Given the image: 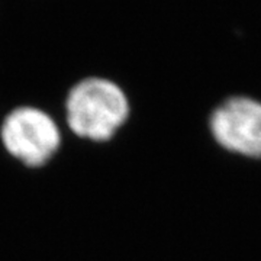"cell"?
Segmentation results:
<instances>
[{
  "instance_id": "1",
  "label": "cell",
  "mask_w": 261,
  "mask_h": 261,
  "mask_svg": "<svg viewBox=\"0 0 261 261\" xmlns=\"http://www.w3.org/2000/svg\"><path fill=\"white\" fill-rule=\"evenodd\" d=\"M65 122L79 138L109 141L129 116V100L119 84L106 77H86L68 90Z\"/></svg>"
},
{
  "instance_id": "2",
  "label": "cell",
  "mask_w": 261,
  "mask_h": 261,
  "mask_svg": "<svg viewBox=\"0 0 261 261\" xmlns=\"http://www.w3.org/2000/svg\"><path fill=\"white\" fill-rule=\"evenodd\" d=\"M3 148L29 168L47 166L61 148L63 135L56 119L37 106H18L2 122Z\"/></svg>"
},
{
  "instance_id": "3",
  "label": "cell",
  "mask_w": 261,
  "mask_h": 261,
  "mask_svg": "<svg viewBox=\"0 0 261 261\" xmlns=\"http://www.w3.org/2000/svg\"><path fill=\"white\" fill-rule=\"evenodd\" d=\"M215 140L224 148L247 157L261 159V102L233 96L222 102L211 116Z\"/></svg>"
}]
</instances>
